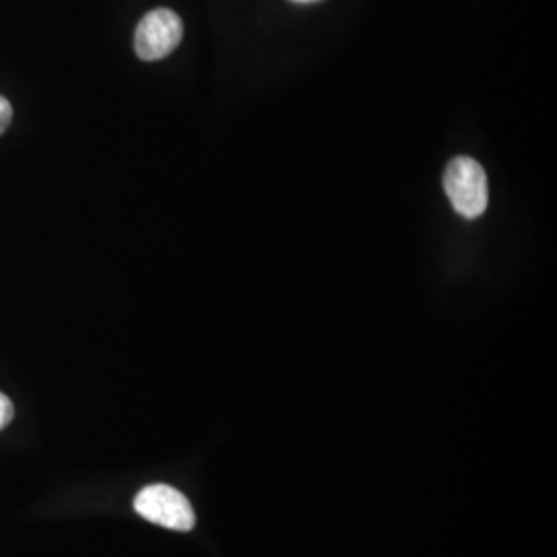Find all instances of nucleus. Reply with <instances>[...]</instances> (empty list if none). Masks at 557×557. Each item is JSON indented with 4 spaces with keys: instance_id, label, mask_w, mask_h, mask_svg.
I'll list each match as a JSON object with an SVG mask.
<instances>
[{
    "instance_id": "nucleus-1",
    "label": "nucleus",
    "mask_w": 557,
    "mask_h": 557,
    "mask_svg": "<svg viewBox=\"0 0 557 557\" xmlns=\"http://www.w3.org/2000/svg\"><path fill=\"white\" fill-rule=\"evenodd\" d=\"M444 190L465 220H478L487 209V176L473 158H455L446 165Z\"/></svg>"
},
{
    "instance_id": "nucleus-2",
    "label": "nucleus",
    "mask_w": 557,
    "mask_h": 557,
    "mask_svg": "<svg viewBox=\"0 0 557 557\" xmlns=\"http://www.w3.org/2000/svg\"><path fill=\"white\" fill-rule=\"evenodd\" d=\"M137 515L172 531H190L197 522L188 498L170 485H149L135 498Z\"/></svg>"
},
{
    "instance_id": "nucleus-3",
    "label": "nucleus",
    "mask_w": 557,
    "mask_h": 557,
    "mask_svg": "<svg viewBox=\"0 0 557 557\" xmlns=\"http://www.w3.org/2000/svg\"><path fill=\"white\" fill-rule=\"evenodd\" d=\"M182 21L170 9H156L147 13L135 32V52L140 60L153 62L165 59L182 41Z\"/></svg>"
},
{
    "instance_id": "nucleus-4",
    "label": "nucleus",
    "mask_w": 557,
    "mask_h": 557,
    "mask_svg": "<svg viewBox=\"0 0 557 557\" xmlns=\"http://www.w3.org/2000/svg\"><path fill=\"white\" fill-rule=\"evenodd\" d=\"M13 416H15V407H13L11 398L0 393V430H4L11 423Z\"/></svg>"
},
{
    "instance_id": "nucleus-5",
    "label": "nucleus",
    "mask_w": 557,
    "mask_h": 557,
    "mask_svg": "<svg viewBox=\"0 0 557 557\" xmlns=\"http://www.w3.org/2000/svg\"><path fill=\"white\" fill-rule=\"evenodd\" d=\"M11 120H13V108H11L9 100H4V98L0 96V135L9 128Z\"/></svg>"
},
{
    "instance_id": "nucleus-6",
    "label": "nucleus",
    "mask_w": 557,
    "mask_h": 557,
    "mask_svg": "<svg viewBox=\"0 0 557 557\" xmlns=\"http://www.w3.org/2000/svg\"><path fill=\"white\" fill-rule=\"evenodd\" d=\"M294 2H304L306 4V2H319V0H294Z\"/></svg>"
}]
</instances>
